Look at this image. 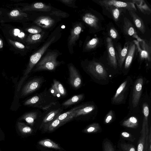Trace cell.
Masks as SVG:
<instances>
[{
	"label": "cell",
	"mask_w": 151,
	"mask_h": 151,
	"mask_svg": "<svg viewBox=\"0 0 151 151\" xmlns=\"http://www.w3.org/2000/svg\"><path fill=\"white\" fill-rule=\"evenodd\" d=\"M61 29L60 25L52 32L42 46L30 56L28 65L18 85V89L21 88L23 82L27 78L29 74L46 52L49 47L60 38L61 35Z\"/></svg>",
	"instance_id": "1"
},
{
	"label": "cell",
	"mask_w": 151,
	"mask_h": 151,
	"mask_svg": "<svg viewBox=\"0 0 151 151\" xmlns=\"http://www.w3.org/2000/svg\"><path fill=\"white\" fill-rule=\"evenodd\" d=\"M56 98L54 97L46 88L42 92L37 94L25 101V106L38 108L46 111L58 103Z\"/></svg>",
	"instance_id": "2"
},
{
	"label": "cell",
	"mask_w": 151,
	"mask_h": 151,
	"mask_svg": "<svg viewBox=\"0 0 151 151\" xmlns=\"http://www.w3.org/2000/svg\"><path fill=\"white\" fill-rule=\"evenodd\" d=\"M61 54L57 50L47 51L34 67L33 71L35 72L55 70L58 66L64 63L63 61H59L57 60V58Z\"/></svg>",
	"instance_id": "3"
},
{
	"label": "cell",
	"mask_w": 151,
	"mask_h": 151,
	"mask_svg": "<svg viewBox=\"0 0 151 151\" xmlns=\"http://www.w3.org/2000/svg\"><path fill=\"white\" fill-rule=\"evenodd\" d=\"M84 70L88 74L98 79H106L107 77V73L103 66L95 61L89 63Z\"/></svg>",
	"instance_id": "4"
},
{
	"label": "cell",
	"mask_w": 151,
	"mask_h": 151,
	"mask_svg": "<svg viewBox=\"0 0 151 151\" xmlns=\"http://www.w3.org/2000/svg\"><path fill=\"white\" fill-rule=\"evenodd\" d=\"M130 85V79H126L117 90L112 99V104L117 105L123 102L127 95Z\"/></svg>",
	"instance_id": "5"
},
{
	"label": "cell",
	"mask_w": 151,
	"mask_h": 151,
	"mask_svg": "<svg viewBox=\"0 0 151 151\" xmlns=\"http://www.w3.org/2000/svg\"><path fill=\"white\" fill-rule=\"evenodd\" d=\"M97 3L106 8L113 7L127 9L129 11H136L134 4L132 2H124L114 0H103L98 1Z\"/></svg>",
	"instance_id": "6"
},
{
	"label": "cell",
	"mask_w": 151,
	"mask_h": 151,
	"mask_svg": "<svg viewBox=\"0 0 151 151\" xmlns=\"http://www.w3.org/2000/svg\"><path fill=\"white\" fill-rule=\"evenodd\" d=\"M44 81L41 77H36L28 82L22 88L21 96L25 97L38 90Z\"/></svg>",
	"instance_id": "7"
},
{
	"label": "cell",
	"mask_w": 151,
	"mask_h": 151,
	"mask_svg": "<svg viewBox=\"0 0 151 151\" xmlns=\"http://www.w3.org/2000/svg\"><path fill=\"white\" fill-rule=\"evenodd\" d=\"M82 29V25L81 23L77 22L73 25L71 29L68 41V46L69 52L71 54L73 52V47L75 45L76 42L79 38Z\"/></svg>",
	"instance_id": "8"
},
{
	"label": "cell",
	"mask_w": 151,
	"mask_h": 151,
	"mask_svg": "<svg viewBox=\"0 0 151 151\" xmlns=\"http://www.w3.org/2000/svg\"><path fill=\"white\" fill-rule=\"evenodd\" d=\"M69 77L68 79L70 85L74 88L77 89L81 86L82 80L78 71L72 63L68 64Z\"/></svg>",
	"instance_id": "9"
},
{
	"label": "cell",
	"mask_w": 151,
	"mask_h": 151,
	"mask_svg": "<svg viewBox=\"0 0 151 151\" xmlns=\"http://www.w3.org/2000/svg\"><path fill=\"white\" fill-rule=\"evenodd\" d=\"M63 110V108L60 107L53 109H50L46 111L47 114L44 117L40 128H43L46 131L49 124L61 114Z\"/></svg>",
	"instance_id": "10"
},
{
	"label": "cell",
	"mask_w": 151,
	"mask_h": 151,
	"mask_svg": "<svg viewBox=\"0 0 151 151\" xmlns=\"http://www.w3.org/2000/svg\"><path fill=\"white\" fill-rule=\"evenodd\" d=\"M143 80L142 78L137 79L135 81L133 88L132 95V104L133 108L138 106L142 94Z\"/></svg>",
	"instance_id": "11"
},
{
	"label": "cell",
	"mask_w": 151,
	"mask_h": 151,
	"mask_svg": "<svg viewBox=\"0 0 151 151\" xmlns=\"http://www.w3.org/2000/svg\"><path fill=\"white\" fill-rule=\"evenodd\" d=\"M49 92L54 97L60 98L65 97L67 95L66 90L63 85L56 79L53 80Z\"/></svg>",
	"instance_id": "12"
},
{
	"label": "cell",
	"mask_w": 151,
	"mask_h": 151,
	"mask_svg": "<svg viewBox=\"0 0 151 151\" xmlns=\"http://www.w3.org/2000/svg\"><path fill=\"white\" fill-rule=\"evenodd\" d=\"M106 41L109 62L111 66L116 69L117 67V63L112 41L110 38L108 37Z\"/></svg>",
	"instance_id": "13"
},
{
	"label": "cell",
	"mask_w": 151,
	"mask_h": 151,
	"mask_svg": "<svg viewBox=\"0 0 151 151\" xmlns=\"http://www.w3.org/2000/svg\"><path fill=\"white\" fill-rule=\"evenodd\" d=\"M34 23L42 28L48 29L54 25L55 21L54 19L49 16H43L38 17Z\"/></svg>",
	"instance_id": "14"
},
{
	"label": "cell",
	"mask_w": 151,
	"mask_h": 151,
	"mask_svg": "<svg viewBox=\"0 0 151 151\" xmlns=\"http://www.w3.org/2000/svg\"><path fill=\"white\" fill-rule=\"evenodd\" d=\"M94 106L91 104H81L74 112L73 119L87 116L91 114L95 109Z\"/></svg>",
	"instance_id": "15"
},
{
	"label": "cell",
	"mask_w": 151,
	"mask_h": 151,
	"mask_svg": "<svg viewBox=\"0 0 151 151\" xmlns=\"http://www.w3.org/2000/svg\"><path fill=\"white\" fill-rule=\"evenodd\" d=\"M149 132L146 131L145 129L141 130V135L137 145L136 151H148V134Z\"/></svg>",
	"instance_id": "16"
},
{
	"label": "cell",
	"mask_w": 151,
	"mask_h": 151,
	"mask_svg": "<svg viewBox=\"0 0 151 151\" xmlns=\"http://www.w3.org/2000/svg\"><path fill=\"white\" fill-rule=\"evenodd\" d=\"M48 32L45 31L37 34H31L27 37L26 42L29 44H39L44 41L47 36Z\"/></svg>",
	"instance_id": "17"
},
{
	"label": "cell",
	"mask_w": 151,
	"mask_h": 151,
	"mask_svg": "<svg viewBox=\"0 0 151 151\" xmlns=\"http://www.w3.org/2000/svg\"><path fill=\"white\" fill-rule=\"evenodd\" d=\"M129 45L128 43H126L123 48H122L120 45H118L116 47L117 52L116 56V58L117 59L118 65L120 67H121L126 58Z\"/></svg>",
	"instance_id": "18"
},
{
	"label": "cell",
	"mask_w": 151,
	"mask_h": 151,
	"mask_svg": "<svg viewBox=\"0 0 151 151\" xmlns=\"http://www.w3.org/2000/svg\"><path fill=\"white\" fill-rule=\"evenodd\" d=\"M136 49V45L134 42H130L126 58L124 68L128 69L130 65L134 55Z\"/></svg>",
	"instance_id": "19"
},
{
	"label": "cell",
	"mask_w": 151,
	"mask_h": 151,
	"mask_svg": "<svg viewBox=\"0 0 151 151\" xmlns=\"http://www.w3.org/2000/svg\"><path fill=\"white\" fill-rule=\"evenodd\" d=\"M50 6L41 2L35 3L26 7L25 10H35L43 12H49L51 10Z\"/></svg>",
	"instance_id": "20"
},
{
	"label": "cell",
	"mask_w": 151,
	"mask_h": 151,
	"mask_svg": "<svg viewBox=\"0 0 151 151\" xmlns=\"http://www.w3.org/2000/svg\"><path fill=\"white\" fill-rule=\"evenodd\" d=\"M81 105L76 106L67 112L60 114L57 117L59 120L65 123L73 119V114Z\"/></svg>",
	"instance_id": "21"
},
{
	"label": "cell",
	"mask_w": 151,
	"mask_h": 151,
	"mask_svg": "<svg viewBox=\"0 0 151 151\" xmlns=\"http://www.w3.org/2000/svg\"><path fill=\"white\" fill-rule=\"evenodd\" d=\"M129 11L136 27L142 33H144L145 31V27L142 19L134 12L131 11Z\"/></svg>",
	"instance_id": "22"
},
{
	"label": "cell",
	"mask_w": 151,
	"mask_h": 151,
	"mask_svg": "<svg viewBox=\"0 0 151 151\" xmlns=\"http://www.w3.org/2000/svg\"><path fill=\"white\" fill-rule=\"evenodd\" d=\"M38 113L36 111H32L26 113L22 115L20 119L24 120L28 124L32 126L34 124L35 121L37 119Z\"/></svg>",
	"instance_id": "23"
},
{
	"label": "cell",
	"mask_w": 151,
	"mask_h": 151,
	"mask_svg": "<svg viewBox=\"0 0 151 151\" xmlns=\"http://www.w3.org/2000/svg\"><path fill=\"white\" fill-rule=\"evenodd\" d=\"M117 147L119 151H136L135 147L133 145L127 143L120 138L117 142Z\"/></svg>",
	"instance_id": "24"
},
{
	"label": "cell",
	"mask_w": 151,
	"mask_h": 151,
	"mask_svg": "<svg viewBox=\"0 0 151 151\" xmlns=\"http://www.w3.org/2000/svg\"><path fill=\"white\" fill-rule=\"evenodd\" d=\"M82 20L89 26L94 28L97 27L98 24V19L92 14L88 13L85 14L82 17Z\"/></svg>",
	"instance_id": "25"
},
{
	"label": "cell",
	"mask_w": 151,
	"mask_h": 151,
	"mask_svg": "<svg viewBox=\"0 0 151 151\" xmlns=\"http://www.w3.org/2000/svg\"><path fill=\"white\" fill-rule=\"evenodd\" d=\"M84 94H81L75 95L65 101L61 104L64 107H68L81 101L84 98Z\"/></svg>",
	"instance_id": "26"
},
{
	"label": "cell",
	"mask_w": 151,
	"mask_h": 151,
	"mask_svg": "<svg viewBox=\"0 0 151 151\" xmlns=\"http://www.w3.org/2000/svg\"><path fill=\"white\" fill-rule=\"evenodd\" d=\"M142 109L144 118L141 130L145 129L146 131L148 132L149 129L148 125V117L149 110L148 105L146 103L144 104L142 106Z\"/></svg>",
	"instance_id": "27"
},
{
	"label": "cell",
	"mask_w": 151,
	"mask_h": 151,
	"mask_svg": "<svg viewBox=\"0 0 151 151\" xmlns=\"http://www.w3.org/2000/svg\"><path fill=\"white\" fill-rule=\"evenodd\" d=\"M102 131L101 127L98 123L91 124L83 130V132L86 133H97Z\"/></svg>",
	"instance_id": "28"
},
{
	"label": "cell",
	"mask_w": 151,
	"mask_h": 151,
	"mask_svg": "<svg viewBox=\"0 0 151 151\" xmlns=\"http://www.w3.org/2000/svg\"><path fill=\"white\" fill-rule=\"evenodd\" d=\"M121 125L124 127L135 129L138 127V122L136 117L131 116L123 121Z\"/></svg>",
	"instance_id": "29"
},
{
	"label": "cell",
	"mask_w": 151,
	"mask_h": 151,
	"mask_svg": "<svg viewBox=\"0 0 151 151\" xmlns=\"http://www.w3.org/2000/svg\"><path fill=\"white\" fill-rule=\"evenodd\" d=\"M123 31L126 35L132 36L135 33V30L131 22L126 17L124 18Z\"/></svg>",
	"instance_id": "30"
},
{
	"label": "cell",
	"mask_w": 151,
	"mask_h": 151,
	"mask_svg": "<svg viewBox=\"0 0 151 151\" xmlns=\"http://www.w3.org/2000/svg\"><path fill=\"white\" fill-rule=\"evenodd\" d=\"M38 144L43 147L53 148L56 150H60L58 145L49 139H45L39 141Z\"/></svg>",
	"instance_id": "31"
},
{
	"label": "cell",
	"mask_w": 151,
	"mask_h": 151,
	"mask_svg": "<svg viewBox=\"0 0 151 151\" xmlns=\"http://www.w3.org/2000/svg\"><path fill=\"white\" fill-rule=\"evenodd\" d=\"M102 148L103 151H117L116 147L107 138L103 140L102 142Z\"/></svg>",
	"instance_id": "32"
},
{
	"label": "cell",
	"mask_w": 151,
	"mask_h": 151,
	"mask_svg": "<svg viewBox=\"0 0 151 151\" xmlns=\"http://www.w3.org/2000/svg\"><path fill=\"white\" fill-rule=\"evenodd\" d=\"M17 126L19 131L23 134H30L33 131L32 128L23 122H18Z\"/></svg>",
	"instance_id": "33"
},
{
	"label": "cell",
	"mask_w": 151,
	"mask_h": 151,
	"mask_svg": "<svg viewBox=\"0 0 151 151\" xmlns=\"http://www.w3.org/2000/svg\"><path fill=\"white\" fill-rule=\"evenodd\" d=\"M57 117L50 123L46 131L48 130L50 132L52 131L61 125L65 124L63 121L58 119Z\"/></svg>",
	"instance_id": "34"
},
{
	"label": "cell",
	"mask_w": 151,
	"mask_h": 151,
	"mask_svg": "<svg viewBox=\"0 0 151 151\" xmlns=\"http://www.w3.org/2000/svg\"><path fill=\"white\" fill-rule=\"evenodd\" d=\"M106 9L111 12L114 20L117 21L120 14L121 9H123L110 7L106 8Z\"/></svg>",
	"instance_id": "35"
},
{
	"label": "cell",
	"mask_w": 151,
	"mask_h": 151,
	"mask_svg": "<svg viewBox=\"0 0 151 151\" xmlns=\"http://www.w3.org/2000/svg\"><path fill=\"white\" fill-rule=\"evenodd\" d=\"M120 138L124 140L134 142L135 137L131 134L126 131H122L120 133Z\"/></svg>",
	"instance_id": "36"
},
{
	"label": "cell",
	"mask_w": 151,
	"mask_h": 151,
	"mask_svg": "<svg viewBox=\"0 0 151 151\" xmlns=\"http://www.w3.org/2000/svg\"><path fill=\"white\" fill-rule=\"evenodd\" d=\"M99 40L97 38H93L89 40L86 44L85 49L86 50H90L94 48L97 45Z\"/></svg>",
	"instance_id": "37"
},
{
	"label": "cell",
	"mask_w": 151,
	"mask_h": 151,
	"mask_svg": "<svg viewBox=\"0 0 151 151\" xmlns=\"http://www.w3.org/2000/svg\"><path fill=\"white\" fill-rule=\"evenodd\" d=\"M27 31L31 34H37L42 32V28L37 26L32 27L27 29Z\"/></svg>",
	"instance_id": "38"
},
{
	"label": "cell",
	"mask_w": 151,
	"mask_h": 151,
	"mask_svg": "<svg viewBox=\"0 0 151 151\" xmlns=\"http://www.w3.org/2000/svg\"><path fill=\"white\" fill-rule=\"evenodd\" d=\"M140 1L141 3H139V4L135 2V3L137 5L138 7L142 12L144 13H147L148 14L149 12H151L150 9L145 3L143 5H142V0Z\"/></svg>",
	"instance_id": "39"
},
{
	"label": "cell",
	"mask_w": 151,
	"mask_h": 151,
	"mask_svg": "<svg viewBox=\"0 0 151 151\" xmlns=\"http://www.w3.org/2000/svg\"><path fill=\"white\" fill-rule=\"evenodd\" d=\"M114 119L113 113L112 111H110L105 117L104 123L105 124H109L111 123Z\"/></svg>",
	"instance_id": "40"
},
{
	"label": "cell",
	"mask_w": 151,
	"mask_h": 151,
	"mask_svg": "<svg viewBox=\"0 0 151 151\" xmlns=\"http://www.w3.org/2000/svg\"><path fill=\"white\" fill-rule=\"evenodd\" d=\"M50 14V15H55L62 18H66L69 16V15L66 13L61 11H52Z\"/></svg>",
	"instance_id": "41"
},
{
	"label": "cell",
	"mask_w": 151,
	"mask_h": 151,
	"mask_svg": "<svg viewBox=\"0 0 151 151\" xmlns=\"http://www.w3.org/2000/svg\"><path fill=\"white\" fill-rule=\"evenodd\" d=\"M59 1L69 6L74 8L77 7L75 5V0H60Z\"/></svg>",
	"instance_id": "42"
},
{
	"label": "cell",
	"mask_w": 151,
	"mask_h": 151,
	"mask_svg": "<svg viewBox=\"0 0 151 151\" xmlns=\"http://www.w3.org/2000/svg\"><path fill=\"white\" fill-rule=\"evenodd\" d=\"M110 34L111 36L114 39L116 38L117 36V33L114 28H111L110 30Z\"/></svg>",
	"instance_id": "43"
},
{
	"label": "cell",
	"mask_w": 151,
	"mask_h": 151,
	"mask_svg": "<svg viewBox=\"0 0 151 151\" xmlns=\"http://www.w3.org/2000/svg\"><path fill=\"white\" fill-rule=\"evenodd\" d=\"M19 11L15 9L12 11L10 13V15L12 17H16L19 15Z\"/></svg>",
	"instance_id": "44"
},
{
	"label": "cell",
	"mask_w": 151,
	"mask_h": 151,
	"mask_svg": "<svg viewBox=\"0 0 151 151\" xmlns=\"http://www.w3.org/2000/svg\"><path fill=\"white\" fill-rule=\"evenodd\" d=\"M14 45L20 49H23L25 48V46L23 44L18 42H14Z\"/></svg>",
	"instance_id": "45"
},
{
	"label": "cell",
	"mask_w": 151,
	"mask_h": 151,
	"mask_svg": "<svg viewBox=\"0 0 151 151\" xmlns=\"http://www.w3.org/2000/svg\"><path fill=\"white\" fill-rule=\"evenodd\" d=\"M141 57L143 58H147L148 57V54L147 52L144 50H142L141 52Z\"/></svg>",
	"instance_id": "46"
},
{
	"label": "cell",
	"mask_w": 151,
	"mask_h": 151,
	"mask_svg": "<svg viewBox=\"0 0 151 151\" xmlns=\"http://www.w3.org/2000/svg\"><path fill=\"white\" fill-rule=\"evenodd\" d=\"M20 33V30L18 29H15L14 30V35L15 36L18 35Z\"/></svg>",
	"instance_id": "47"
},
{
	"label": "cell",
	"mask_w": 151,
	"mask_h": 151,
	"mask_svg": "<svg viewBox=\"0 0 151 151\" xmlns=\"http://www.w3.org/2000/svg\"><path fill=\"white\" fill-rule=\"evenodd\" d=\"M18 36L19 37L22 38L24 37L25 36V34L24 32H20Z\"/></svg>",
	"instance_id": "48"
},
{
	"label": "cell",
	"mask_w": 151,
	"mask_h": 151,
	"mask_svg": "<svg viewBox=\"0 0 151 151\" xmlns=\"http://www.w3.org/2000/svg\"><path fill=\"white\" fill-rule=\"evenodd\" d=\"M1 40H0V45H1Z\"/></svg>",
	"instance_id": "49"
},
{
	"label": "cell",
	"mask_w": 151,
	"mask_h": 151,
	"mask_svg": "<svg viewBox=\"0 0 151 151\" xmlns=\"http://www.w3.org/2000/svg\"><path fill=\"white\" fill-rule=\"evenodd\" d=\"M117 151H119L117 150Z\"/></svg>",
	"instance_id": "50"
}]
</instances>
